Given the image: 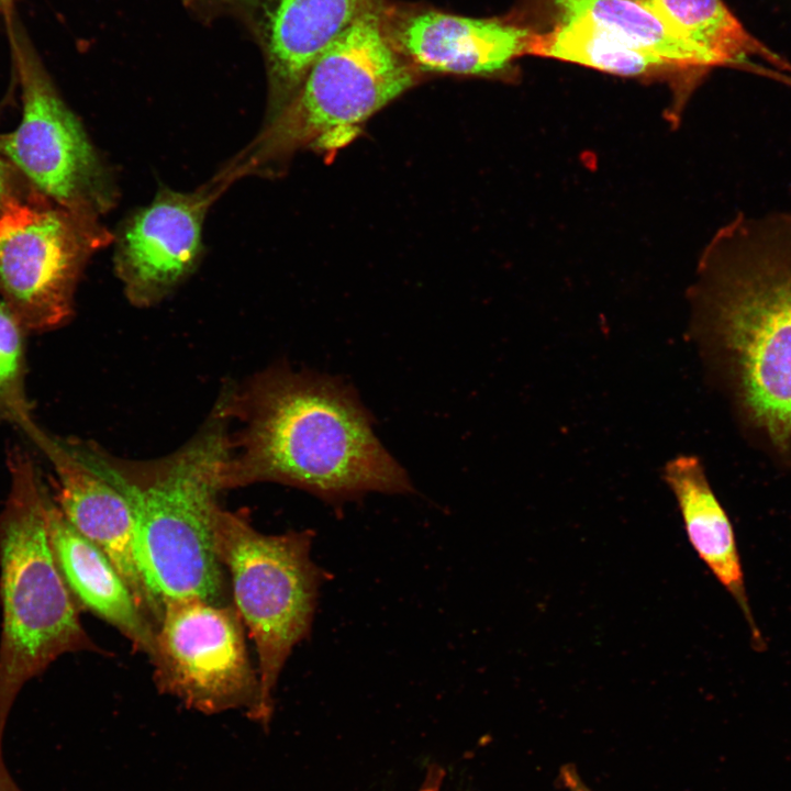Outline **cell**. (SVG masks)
I'll return each instance as SVG.
<instances>
[{"label": "cell", "instance_id": "16", "mask_svg": "<svg viewBox=\"0 0 791 791\" xmlns=\"http://www.w3.org/2000/svg\"><path fill=\"white\" fill-rule=\"evenodd\" d=\"M560 18L580 19L630 47L657 57L679 75L687 97L715 64L635 0H554Z\"/></svg>", "mask_w": 791, "mask_h": 791}, {"label": "cell", "instance_id": "13", "mask_svg": "<svg viewBox=\"0 0 791 791\" xmlns=\"http://www.w3.org/2000/svg\"><path fill=\"white\" fill-rule=\"evenodd\" d=\"M30 439L46 455L56 474L55 500L70 524L110 559L137 605L159 624L163 613L152 600L138 570L134 519L123 494L90 467L68 441L49 436L40 426Z\"/></svg>", "mask_w": 791, "mask_h": 791}, {"label": "cell", "instance_id": "21", "mask_svg": "<svg viewBox=\"0 0 791 791\" xmlns=\"http://www.w3.org/2000/svg\"><path fill=\"white\" fill-rule=\"evenodd\" d=\"M559 778L567 791H593L586 784L572 764L561 766Z\"/></svg>", "mask_w": 791, "mask_h": 791}, {"label": "cell", "instance_id": "14", "mask_svg": "<svg viewBox=\"0 0 791 791\" xmlns=\"http://www.w3.org/2000/svg\"><path fill=\"white\" fill-rule=\"evenodd\" d=\"M46 522L56 564L73 598L118 628L151 659L156 628L110 559L70 524L52 494Z\"/></svg>", "mask_w": 791, "mask_h": 791}, {"label": "cell", "instance_id": "1", "mask_svg": "<svg viewBox=\"0 0 791 791\" xmlns=\"http://www.w3.org/2000/svg\"><path fill=\"white\" fill-rule=\"evenodd\" d=\"M689 299L709 379L745 437L791 471V216L720 230Z\"/></svg>", "mask_w": 791, "mask_h": 791}, {"label": "cell", "instance_id": "24", "mask_svg": "<svg viewBox=\"0 0 791 791\" xmlns=\"http://www.w3.org/2000/svg\"><path fill=\"white\" fill-rule=\"evenodd\" d=\"M14 0H0V12L3 14L9 9L13 8Z\"/></svg>", "mask_w": 791, "mask_h": 791}, {"label": "cell", "instance_id": "2", "mask_svg": "<svg viewBox=\"0 0 791 791\" xmlns=\"http://www.w3.org/2000/svg\"><path fill=\"white\" fill-rule=\"evenodd\" d=\"M214 412L238 424L232 433L226 427L223 489L278 482L332 505L368 492L413 491L358 394L339 378L275 367L229 391Z\"/></svg>", "mask_w": 791, "mask_h": 791}, {"label": "cell", "instance_id": "19", "mask_svg": "<svg viewBox=\"0 0 791 791\" xmlns=\"http://www.w3.org/2000/svg\"><path fill=\"white\" fill-rule=\"evenodd\" d=\"M23 328L0 301V421L25 434L36 425L24 389Z\"/></svg>", "mask_w": 791, "mask_h": 791}, {"label": "cell", "instance_id": "25", "mask_svg": "<svg viewBox=\"0 0 791 791\" xmlns=\"http://www.w3.org/2000/svg\"><path fill=\"white\" fill-rule=\"evenodd\" d=\"M427 791H434V790H433V787H432V786H430V788H428V790H427Z\"/></svg>", "mask_w": 791, "mask_h": 791}, {"label": "cell", "instance_id": "9", "mask_svg": "<svg viewBox=\"0 0 791 791\" xmlns=\"http://www.w3.org/2000/svg\"><path fill=\"white\" fill-rule=\"evenodd\" d=\"M235 606L200 599L164 603L151 661L157 687L203 713L245 710L261 720L258 673Z\"/></svg>", "mask_w": 791, "mask_h": 791}, {"label": "cell", "instance_id": "22", "mask_svg": "<svg viewBox=\"0 0 791 791\" xmlns=\"http://www.w3.org/2000/svg\"><path fill=\"white\" fill-rule=\"evenodd\" d=\"M0 791H22L8 770L3 756H0Z\"/></svg>", "mask_w": 791, "mask_h": 791}, {"label": "cell", "instance_id": "8", "mask_svg": "<svg viewBox=\"0 0 791 791\" xmlns=\"http://www.w3.org/2000/svg\"><path fill=\"white\" fill-rule=\"evenodd\" d=\"M112 241L99 216L42 194L0 213V296L24 331H46L71 314L79 276Z\"/></svg>", "mask_w": 791, "mask_h": 791}, {"label": "cell", "instance_id": "10", "mask_svg": "<svg viewBox=\"0 0 791 791\" xmlns=\"http://www.w3.org/2000/svg\"><path fill=\"white\" fill-rule=\"evenodd\" d=\"M200 18H235L265 58L267 123L294 97L314 60L363 13L385 0H188Z\"/></svg>", "mask_w": 791, "mask_h": 791}, {"label": "cell", "instance_id": "6", "mask_svg": "<svg viewBox=\"0 0 791 791\" xmlns=\"http://www.w3.org/2000/svg\"><path fill=\"white\" fill-rule=\"evenodd\" d=\"M214 537L231 575L235 609L256 646L260 722L268 723L280 672L310 633L319 590L328 573L311 558L310 530L263 534L245 517L219 506Z\"/></svg>", "mask_w": 791, "mask_h": 791}, {"label": "cell", "instance_id": "15", "mask_svg": "<svg viewBox=\"0 0 791 791\" xmlns=\"http://www.w3.org/2000/svg\"><path fill=\"white\" fill-rule=\"evenodd\" d=\"M662 477L676 498L690 543L738 604L756 648H762L764 639L746 594L734 532L701 459L679 455L665 465Z\"/></svg>", "mask_w": 791, "mask_h": 791}, {"label": "cell", "instance_id": "17", "mask_svg": "<svg viewBox=\"0 0 791 791\" xmlns=\"http://www.w3.org/2000/svg\"><path fill=\"white\" fill-rule=\"evenodd\" d=\"M716 67L747 70L755 60L791 74V64L755 37L723 0H635Z\"/></svg>", "mask_w": 791, "mask_h": 791}, {"label": "cell", "instance_id": "7", "mask_svg": "<svg viewBox=\"0 0 791 791\" xmlns=\"http://www.w3.org/2000/svg\"><path fill=\"white\" fill-rule=\"evenodd\" d=\"M3 16L23 115L13 132L0 134V155L48 200L99 216L115 202L112 177L57 92L13 8Z\"/></svg>", "mask_w": 791, "mask_h": 791}, {"label": "cell", "instance_id": "11", "mask_svg": "<svg viewBox=\"0 0 791 791\" xmlns=\"http://www.w3.org/2000/svg\"><path fill=\"white\" fill-rule=\"evenodd\" d=\"M231 182L221 174L193 192L164 189L124 224L114 267L133 304H154L192 272L208 209Z\"/></svg>", "mask_w": 791, "mask_h": 791}, {"label": "cell", "instance_id": "3", "mask_svg": "<svg viewBox=\"0 0 791 791\" xmlns=\"http://www.w3.org/2000/svg\"><path fill=\"white\" fill-rule=\"evenodd\" d=\"M69 443L126 499L138 570L161 613L171 600L223 604L224 566L214 537L226 457L223 419L214 413L185 447L149 463L124 461L87 443Z\"/></svg>", "mask_w": 791, "mask_h": 791}, {"label": "cell", "instance_id": "23", "mask_svg": "<svg viewBox=\"0 0 791 791\" xmlns=\"http://www.w3.org/2000/svg\"><path fill=\"white\" fill-rule=\"evenodd\" d=\"M765 76L770 79L778 80V81L791 87V74L770 69L765 73Z\"/></svg>", "mask_w": 791, "mask_h": 791}, {"label": "cell", "instance_id": "4", "mask_svg": "<svg viewBox=\"0 0 791 791\" xmlns=\"http://www.w3.org/2000/svg\"><path fill=\"white\" fill-rule=\"evenodd\" d=\"M9 494L0 512V756L22 687L66 653L94 650L49 543L51 495L29 453L8 455Z\"/></svg>", "mask_w": 791, "mask_h": 791}, {"label": "cell", "instance_id": "5", "mask_svg": "<svg viewBox=\"0 0 791 791\" xmlns=\"http://www.w3.org/2000/svg\"><path fill=\"white\" fill-rule=\"evenodd\" d=\"M383 4L358 16L314 60L290 102L225 168L233 179L302 147L338 149L374 113L416 83L420 70L387 34Z\"/></svg>", "mask_w": 791, "mask_h": 791}, {"label": "cell", "instance_id": "18", "mask_svg": "<svg viewBox=\"0 0 791 791\" xmlns=\"http://www.w3.org/2000/svg\"><path fill=\"white\" fill-rule=\"evenodd\" d=\"M526 54L577 63L623 77L650 79L677 75L682 105L688 98L678 73L670 65L580 19L561 18L550 31L530 33Z\"/></svg>", "mask_w": 791, "mask_h": 791}, {"label": "cell", "instance_id": "20", "mask_svg": "<svg viewBox=\"0 0 791 791\" xmlns=\"http://www.w3.org/2000/svg\"><path fill=\"white\" fill-rule=\"evenodd\" d=\"M40 194L18 169L0 155V213L10 205Z\"/></svg>", "mask_w": 791, "mask_h": 791}, {"label": "cell", "instance_id": "12", "mask_svg": "<svg viewBox=\"0 0 791 791\" xmlns=\"http://www.w3.org/2000/svg\"><path fill=\"white\" fill-rule=\"evenodd\" d=\"M382 21L396 48L420 71L488 76L525 55L530 31L499 19H476L386 2Z\"/></svg>", "mask_w": 791, "mask_h": 791}]
</instances>
